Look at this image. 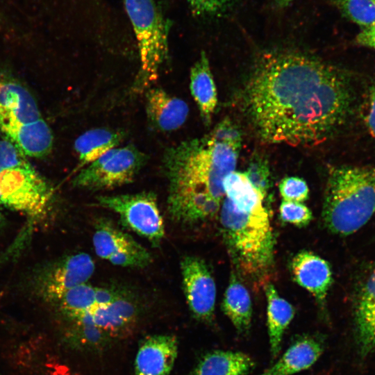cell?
Returning <instances> with one entry per match:
<instances>
[{
	"label": "cell",
	"mask_w": 375,
	"mask_h": 375,
	"mask_svg": "<svg viewBox=\"0 0 375 375\" xmlns=\"http://www.w3.org/2000/svg\"><path fill=\"white\" fill-rule=\"evenodd\" d=\"M340 12L362 28L375 25V0H335Z\"/></svg>",
	"instance_id": "26"
},
{
	"label": "cell",
	"mask_w": 375,
	"mask_h": 375,
	"mask_svg": "<svg viewBox=\"0 0 375 375\" xmlns=\"http://www.w3.org/2000/svg\"><path fill=\"white\" fill-rule=\"evenodd\" d=\"M356 337L363 356L375 349V267L362 283L355 308Z\"/></svg>",
	"instance_id": "18"
},
{
	"label": "cell",
	"mask_w": 375,
	"mask_h": 375,
	"mask_svg": "<svg viewBox=\"0 0 375 375\" xmlns=\"http://www.w3.org/2000/svg\"><path fill=\"white\" fill-rule=\"evenodd\" d=\"M375 214V166L343 165L329 172L322 219L334 234L349 235Z\"/></svg>",
	"instance_id": "4"
},
{
	"label": "cell",
	"mask_w": 375,
	"mask_h": 375,
	"mask_svg": "<svg viewBox=\"0 0 375 375\" xmlns=\"http://www.w3.org/2000/svg\"><path fill=\"white\" fill-rule=\"evenodd\" d=\"M92 243L99 258L117 266L143 268L151 262V256L143 246L105 219L96 223Z\"/></svg>",
	"instance_id": "11"
},
{
	"label": "cell",
	"mask_w": 375,
	"mask_h": 375,
	"mask_svg": "<svg viewBox=\"0 0 375 375\" xmlns=\"http://www.w3.org/2000/svg\"><path fill=\"white\" fill-rule=\"evenodd\" d=\"M362 116L369 133L375 141V82L365 92L362 105Z\"/></svg>",
	"instance_id": "30"
},
{
	"label": "cell",
	"mask_w": 375,
	"mask_h": 375,
	"mask_svg": "<svg viewBox=\"0 0 375 375\" xmlns=\"http://www.w3.org/2000/svg\"><path fill=\"white\" fill-rule=\"evenodd\" d=\"M146 112L151 124L161 131L177 130L185 122L189 107L181 99L172 97L160 88H153L146 95Z\"/></svg>",
	"instance_id": "17"
},
{
	"label": "cell",
	"mask_w": 375,
	"mask_h": 375,
	"mask_svg": "<svg viewBox=\"0 0 375 375\" xmlns=\"http://www.w3.org/2000/svg\"><path fill=\"white\" fill-rule=\"evenodd\" d=\"M94 269V262L89 254H72L43 269L37 280V286L45 298L58 302L71 289L88 283Z\"/></svg>",
	"instance_id": "13"
},
{
	"label": "cell",
	"mask_w": 375,
	"mask_h": 375,
	"mask_svg": "<svg viewBox=\"0 0 375 375\" xmlns=\"http://www.w3.org/2000/svg\"><path fill=\"white\" fill-rule=\"evenodd\" d=\"M244 174L253 185L265 198L270 187V173L266 160L254 158L249 163Z\"/></svg>",
	"instance_id": "28"
},
{
	"label": "cell",
	"mask_w": 375,
	"mask_h": 375,
	"mask_svg": "<svg viewBox=\"0 0 375 375\" xmlns=\"http://www.w3.org/2000/svg\"><path fill=\"white\" fill-rule=\"evenodd\" d=\"M0 131L26 156L42 158L52 150V131L34 97L17 78L2 69H0Z\"/></svg>",
	"instance_id": "5"
},
{
	"label": "cell",
	"mask_w": 375,
	"mask_h": 375,
	"mask_svg": "<svg viewBox=\"0 0 375 375\" xmlns=\"http://www.w3.org/2000/svg\"><path fill=\"white\" fill-rule=\"evenodd\" d=\"M219 219L224 239L240 272L253 281L264 278L272 268L274 249L272 226L264 204L241 210L224 197Z\"/></svg>",
	"instance_id": "3"
},
{
	"label": "cell",
	"mask_w": 375,
	"mask_h": 375,
	"mask_svg": "<svg viewBox=\"0 0 375 375\" xmlns=\"http://www.w3.org/2000/svg\"><path fill=\"white\" fill-rule=\"evenodd\" d=\"M255 365L245 353L217 349L204 354L188 375H247Z\"/></svg>",
	"instance_id": "19"
},
{
	"label": "cell",
	"mask_w": 375,
	"mask_h": 375,
	"mask_svg": "<svg viewBox=\"0 0 375 375\" xmlns=\"http://www.w3.org/2000/svg\"><path fill=\"white\" fill-rule=\"evenodd\" d=\"M231 0H187L195 14L211 15L226 7Z\"/></svg>",
	"instance_id": "31"
},
{
	"label": "cell",
	"mask_w": 375,
	"mask_h": 375,
	"mask_svg": "<svg viewBox=\"0 0 375 375\" xmlns=\"http://www.w3.org/2000/svg\"><path fill=\"white\" fill-rule=\"evenodd\" d=\"M281 219L299 227L308 225L312 218L311 210L301 202L283 200L279 207Z\"/></svg>",
	"instance_id": "27"
},
{
	"label": "cell",
	"mask_w": 375,
	"mask_h": 375,
	"mask_svg": "<svg viewBox=\"0 0 375 375\" xmlns=\"http://www.w3.org/2000/svg\"><path fill=\"white\" fill-rule=\"evenodd\" d=\"M97 202L117 213L124 225L152 245H160L165 237V226L154 192L101 195Z\"/></svg>",
	"instance_id": "9"
},
{
	"label": "cell",
	"mask_w": 375,
	"mask_h": 375,
	"mask_svg": "<svg viewBox=\"0 0 375 375\" xmlns=\"http://www.w3.org/2000/svg\"><path fill=\"white\" fill-rule=\"evenodd\" d=\"M190 89L204 123L208 125L217 104L216 86L206 54L202 52L190 69Z\"/></svg>",
	"instance_id": "21"
},
{
	"label": "cell",
	"mask_w": 375,
	"mask_h": 375,
	"mask_svg": "<svg viewBox=\"0 0 375 375\" xmlns=\"http://www.w3.org/2000/svg\"><path fill=\"white\" fill-rule=\"evenodd\" d=\"M178 356V340L172 334L146 338L137 351L135 375H169Z\"/></svg>",
	"instance_id": "15"
},
{
	"label": "cell",
	"mask_w": 375,
	"mask_h": 375,
	"mask_svg": "<svg viewBox=\"0 0 375 375\" xmlns=\"http://www.w3.org/2000/svg\"><path fill=\"white\" fill-rule=\"evenodd\" d=\"M124 133L106 128L90 129L79 135L74 142V149L82 165H88L108 151L117 147Z\"/></svg>",
	"instance_id": "24"
},
{
	"label": "cell",
	"mask_w": 375,
	"mask_h": 375,
	"mask_svg": "<svg viewBox=\"0 0 375 375\" xmlns=\"http://www.w3.org/2000/svg\"><path fill=\"white\" fill-rule=\"evenodd\" d=\"M241 144L238 128L227 118L206 135L166 149L167 210L174 222L194 224L219 211L225 197L223 181L235 171Z\"/></svg>",
	"instance_id": "2"
},
{
	"label": "cell",
	"mask_w": 375,
	"mask_h": 375,
	"mask_svg": "<svg viewBox=\"0 0 375 375\" xmlns=\"http://www.w3.org/2000/svg\"><path fill=\"white\" fill-rule=\"evenodd\" d=\"M223 187L225 197L241 210L249 211L264 204L265 197L253 185L244 172L230 173L225 177Z\"/></svg>",
	"instance_id": "25"
},
{
	"label": "cell",
	"mask_w": 375,
	"mask_h": 375,
	"mask_svg": "<svg viewBox=\"0 0 375 375\" xmlns=\"http://www.w3.org/2000/svg\"><path fill=\"white\" fill-rule=\"evenodd\" d=\"M133 28L140 58L137 88H146L158 78L168 58L170 23L155 0H123Z\"/></svg>",
	"instance_id": "7"
},
{
	"label": "cell",
	"mask_w": 375,
	"mask_h": 375,
	"mask_svg": "<svg viewBox=\"0 0 375 375\" xmlns=\"http://www.w3.org/2000/svg\"><path fill=\"white\" fill-rule=\"evenodd\" d=\"M124 294L117 290L95 287L86 283L67 292L58 302L71 317L94 307L111 303Z\"/></svg>",
	"instance_id": "23"
},
{
	"label": "cell",
	"mask_w": 375,
	"mask_h": 375,
	"mask_svg": "<svg viewBox=\"0 0 375 375\" xmlns=\"http://www.w3.org/2000/svg\"><path fill=\"white\" fill-rule=\"evenodd\" d=\"M133 299L122 295L111 303L94 307L71 317L81 338L89 345L117 336L133 325L138 314Z\"/></svg>",
	"instance_id": "10"
},
{
	"label": "cell",
	"mask_w": 375,
	"mask_h": 375,
	"mask_svg": "<svg viewBox=\"0 0 375 375\" xmlns=\"http://www.w3.org/2000/svg\"><path fill=\"white\" fill-rule=\"evenodd\" d=\"M222 310L239 335L249 333L253 315L251 299L247 288L235 274L229 279Z\"/></svg>",
	"instance_id": "22"
},
{
	"label": "cell",
	"mask_w": 375,
	"mask_h": 375,
	"mask_svg": "<svg viewBox=\"0 0 375 375\" xmlns=\"http://www.w3.org/2000/svg\"><path fill=\"white\" fill-rule=\"evenodd\" d=\"M278 189L285 201L302 203L308 199V185L303 179L297 176L283 178L279 183Z\"/></svg>",
	"instance_id": "29"
},
{
	"label": "cell",
	"mask_w": 375,
	"mask_h": 375,
	"mask_svg": "<svg viewBox=\"0 0 375 375\" xmlns=\"http://www.w3.org/2000/svg\"><path fill=\"white\" fill-rule=\"evenodd\" d=\"M356 41L362 46L375 50V25L362 28L356 36Z\"/></svg>",
	"instance_id": "32"
},
{
	"label": "cell",
	"mask_w": 375,
	"mask_h": 375,
	"mask_svg": "<svg viewBox=\"0 0 375 375\" xmlns=\"http://www.w3.org/2000/svg\"><path fill=\"white\" fill-rule=\"evenodd\" d=\"M293 279L309 292L320 309H326V297L333 283V275L328 262L308 251L297 253L290 262Z\"/></svg>",
	"instance_id": "14"
},
{
	"label": "cell",
	"mask_w": 375,
	"mask_h": 375,
	"mask_svg": "<svg viewBox=\"0 0 375 375\" xmlns=\"http://www.w3.org/2000/svg\"><path fill=\"white\" fill-rule=\"evenodd\" d=\"M3 222H4V218H3V216L2 215L1 212H0V228L3 224Z\"/></svg>",
	"instance_id": "34"
},
{
	"label": "cell",
	"mask_w": 375,
	"mask_h": 375,
	"mask_svg": "<svg viewBox=\"0 0 375 375\" xmlns=\"http://www.w3.org/2000/svg\"><path fill=\"white\" fill-rule=\"evenodd\" d=\"M181 271L185 297L195 319L211 324L214 321L216 285L206 262L195 256H184Z\"/></svg>",
	"instance_id": "12"
},
{
	"label": "cell",
	"mask_w": 375,
	"mask_h": 375,
	"mask_svg": "<svg viewBox=\"0 0 375 375\" xmlns=\"http://www.w3.org/2000/svg\"><path fill=\"white\" fill-rule=\"evenodd\" d=\"M133 145L114 148L88 164L73 179V185L89 190L111 189L132 182L147 161Z\"/></svg>",
	"instance_id": "8"
},
{
	"label": "cell",
	"mask_w": 375,
	"mask_h": 375,
	"mask_svg": "<svg viewBox=\"0 0 375 375\" xmlns=\"http://www.w3.org/2000/svg\"><path fill=\"white\" fill-rule=\"evenodd\" d=\"M267 301V326L271 356L276 358L283 335L295 315L293 306L281 297L272 283L265 287Z\"/></svg>",
	"instance_id": "20"
},
{
	"label": "cell",
	"mask_w": 375,
	"mask_h": 375,
	"mask_svg": "<svg viewBox=\"0 0 375 375\" xmlns=\"http://www.w3.org/2000/svg\"><path fill=\"white\" fill-rule=\"evenodd\" d=\"M294 0H274L275 4L279 8H285L289 6Z\"/></svg>",
	"instance_id": "33"
},
{
	"label": "cell",
	"mask_w": 375,
	"mask_h": 375,
	"mask_svg": "<svg viewBox=\"0 0 375 375\" xmlns=\"http://www.w3.org/2000/svg\"><path fill=\"white\" fill-rule=\"evenodd\" d=\"M246 111L268 143L312 146L344 123L352 92L339 69L311 56L281 51L265 54L245 88Z\"/></svg>",
	"instance_id": "1"
},
{
	"label": "cell",
	"mask_w": 375,
	"mask_h": 375,
	"mask_svg": "<svg viewBox=\"0 0 375 375\" xmlns=\"http://www.w3.org/2000/svg\"><path fill=\"white\" fill-rule=\"evenodd\" d=\"M54 190L12 143L0 140V204L33 219L51 210Z\"/></svg>",
	"instance_id": "6"
},
{
	"label": "cell",
	"mask_w": 375,
	"mask_h": 375,
	"mask_svg": "<svg viewBox=\"0 0 375 375\" xmlns=\"http://www.w3.org/2000/svg\"><path fill=\"white\" fill-rule=\"evenodd\" d=\"M324 350V340L317 335L297 338L278 360L260 375H293L312 366Z\"/></svg>",
	"instance_id": "16"
}]
</instances>
